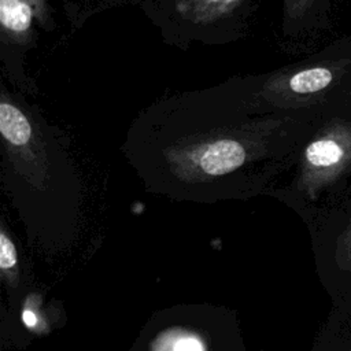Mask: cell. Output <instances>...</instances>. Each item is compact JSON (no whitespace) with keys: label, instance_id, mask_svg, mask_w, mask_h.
I'll return each mask as SVG.
<instances>
[{"label":"cell","instance_id":"cell-1","mask_svg":"<svg viewBox=\"0 0 351 351\" xmlns=\"http://www.w3.org/2000/svg\"><path fill=\"white\" fill-rule=\"evenodd\" d=\"M303 110L259 107L251 74L162 96L130 122L121 152L148 191L215 200L262 192L302 136Z\"/></svg>","mask_w":351,"mask_h":351},{"label":"cell","instance_id":"cell-2","mask_svg":"<svg viewBox=\"0 0 351 351\" xmlns=\"http://www.w3.org/2000/svg\"><path fill=\"white\" fill-rule=\"evenodd\" d=\"M159 30L163 43L180 49L193 44L225 45L244 38L258 0H134Z\"/></svg>","mask_w":351,"mask_h":351},{"label":"cell","instance_id":"cell-3","mask_svg":"<svg viewBox=\"0 0 351 351\" xmlns=\"http://www.w3.org/2000/svg\"><path fill=\"white\" fill-rule=\"evenodd\" d=\"M73 11V23L81 25L86 18L89 0H62ZM89 15L92 14L88 11ZM55 27L49 0H0V64L3 78L23 95L37 92L34 81L25 67L26 53L38 40V30Z\"/></svg>","mask_w":351,"mask_h":351},{"label":"cell","instance_id":"cell-4","mask_svg":"<svg viewBox=\"0 0 351 351\" xmlns=\"http://www.w3.org/2000/svg\"><path fill=\"white\" fill-rule=\"evenodd\" d=\"M351 166V123L333 121L306 141L298 155L295 186L314 197Z\"/></svg>","mask_w":351,"mask_h":351},{"label":"cell","instance_id":"cell-5","mask_svg":"<svg viewBox=\"0 0 351 351\" xmlns=\"http://www.w3.org/2000/svg\"><path fill=\"white\" fill-rule=\"evenodd\" d=\"M322 0H282V32L295 37L315 21V12Z\"/></svg>","mask_w":351,"mask_h":351},{"label":"cell","instance_id":"cell-6","mask_svg":"<svg viewBox=\"0 0 351 351\" xmlns=\"http://www.w3.org/2000/svg\"><path fill=\"white\" fill-rule=\"evenodd\" d=\"M16 263V251L11 239L1 232L0 233V266L3 269H11Z\"/></svg>","mask_w":351,"mask_h":351},{"label":"cell","instance_id":"cell-7","mask_svg":"<svg viewBox=\"0 0 351 351\" xmlns=\"http://www.w3.org/2000/svg\"><path fill=\"white\" fill-rule=\"evenodd\" d=\"M174 351H203L200 341L193 337H184L177 341L174 346Z\"/></svg>","mask_w":351,"mask_h":351},{"label":"cell","instance_id":"cell-8","mask_svg":"<svg viewBox=\"0 0 351 351\" xmlns=\"http://www.w3.org/2000/svg\"><path fill=\"white\" fill-rule=\"evenodd\" d=\"M125 4V0H99L100 10L101 8H111V7H121Z\"/></svg>","mask_w":351,"mask_h":351},{"label":"cell","instance_id":"cell-9","mask_svg":"<svg viewBox=\"0 0 351 351\" xmlns=\"http://www.w3.org/2000/svg\"><path fill=\"white\" fill-rule=\"evenodd\" d=\"M36 315L32 313V311H29V310H26L25 313H23V322L27 325V326H33L34 324H36Z\"/></svg>","mask_w":351,"mask_h":351},{"label":"cell","instance_id":"cell-10","mask_svg":"<svg viewBox=\"0 0 351 351\" xmlns=\"http://www.w3.org/2000/svg\"><path fill=\"white\" fill-rule=\"evenodd\" d=\"M129 1H132V3H133L134 0H125V3H129Z\"/></svg>","mask_w":351,"mask_h":351}]
</instances>
